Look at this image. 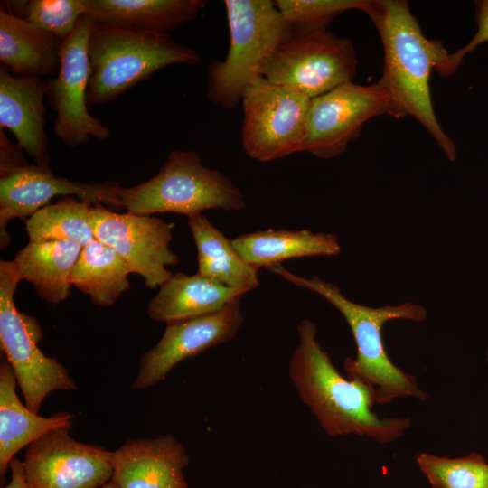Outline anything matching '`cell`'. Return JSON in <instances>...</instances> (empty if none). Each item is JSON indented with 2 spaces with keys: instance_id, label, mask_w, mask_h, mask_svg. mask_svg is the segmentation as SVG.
Instances as JSON below:
<instances>
[{
  "instance_id": "cell-18",
  "label": "cell",
  "mask_w": 488,
  "mask_h": 488,
  "mask_svg": "<svg viewBox=\"0 0 488 488\" xmlns=\"http://www.w3.org/2000/svg\"><path fill=\"white\" fill-rule=\"evenodd\" d=\"M249 291L230 288L199 273L174 274L148 302L147 315L166 324L215 313Z\"/></svg>"
},
{
  "instance_id": "cell-7",
  "label": "cell",
  "mask_w": 488,
  "mask_h": 488,
  "mask_svg": "<svg viewBox=\"0 0 488 488\" xmlns=\"http://www.w3.org/2000/svg\"><path fill=\"white\" fill-rule=\"evenodd\" d=\"M21 280L14 260L0 261V343L26 407L38 414L52 391L78 386L63 364L39 349L42 332L35 319L17 311L14 296Z\"/></svg>"
},
{
  "instance_id": "cell-23",
  "label": "cell",
  "mask_w": 488,
  "mask_h": 488,
  "mask_svg": "<svg viewBox=\"0 0 488 488\" xmlns=\"http://www.w3.org/2000/svg\"><path fill=\"white\" fill-rule=\"evenodd\" d=\"M82 247L72 240L29 241L14 259L21 277L56 305L70 296V277Z\"/></svg>"
},
{
  "instance_id": "cell-20",
  "label": "cell",
  "mask_w": 488,
  "mask_h": 488,
  "mask_svg": "<svg viewBox=\"0 0 488 488\" xmlns=\"http://www.w3.org/2000/svg\"><path fill=\"white\" fill-rule=\"evenodd\" d=\"M205 0H87L86 14L97 23L166 33L194 20Z\"/></svg>"
},
{
  "instance_id": "cell-5",
  "label": "cell",
  "mask_w": 488,
  "mask_h": 488,
  "mask_svg": "<svg viewBox=\"0 0 488 488\" xmlns=\"http://www.w3.org/2000/svg\"><path fill=\"white\" fill-rule=\"evenodd\" d=\"M87 105L108 103L173 64H196L200 55L169 34L97 23L88 42Z\"/></svg>"
},
{
  "instance_id": "cell-16",
  "label": "cell",
  "mask_w": 488,
  "mask_h": 488,
  "mask_svg": "<svg viewBox=\"0 0 488 488\" xmlns=\"http://www.w3.org/2000/svg\"><path fill=\"white\" fill-rule=\"evenodd\" d=\"M185 446L171 434L129 438L113 451L111 481L117 488H187Z\"/></svg>"
},
{
  "instance_id": "cell-29",
  "label": "cell",
  "mask_w": 488,
  "mask_h": 488,
  "mask_svg": "<svg viewBox=\"0 0 488 488\" xmlns=\"http://www.w3.org/2000/svg\"><path fill=\"white\" fill-rule=\"evenodd\" d=\"M86 6L87 0H31L23 18L63 41L86 14Z\"/></svg>"
},
{
  "instance_id": "cell-11",
  "label": "cell",
  "mask_w": 488,
  "mask_h": 488,
  "mask_svg": "<svg viewBox=\"0 0 488 488\" xmlns=\"http://www.w3.org/2000/svg\"><path fill=\"white\" fill-rule=\"evenodd\" d=\"M97 23L83 15L72 33L62 41L58 73L46 81L51 108L56 113L54 135L66 145L77 147L93 136L108 139L110 130L90 115L87 105L89 77L88 42Z\"/></svg>"
},
{
  "instance_id": "cell-9",
  "label": "cell",
  "mask_w": 488,
  "mask_h": 488,
  "mask_svg": "<svg viewBox=\"0 0 488 488\" xmlns=\"http://www.w3.org/2000/svg\"><path fill=\"white\" fill-rule=\"evenodd\" d=\"M241 144L245 153L269 162L302 152L311 99L264 77L244 92Z\"/></svg>"
},
{
  "instance_id": "cell-34",
  "label": "cell",
  "mask_w": 488,
  "mask_h": 488,
  "mask_svg": "<svg viewBox=\"0 0 488 488\" xmlns=\"http://www.w3.org/2000/svg\"><path fill=\"white\" fill-rule=\"evenodd\" d=\"M487 360H488V350H487Z\"/></svg>"
},
{
  "instance_id": "cell-32",
  "label": "cell",
  "mask_w": 488,
  "mask_h": 488,
  "mask_svg": "<svg viewBox=\"0 0 488 488\" xmlns=\"http://www.w3.org/2000/svg\"><path fill=\"white\" fill-rule=\"evenodd\" d=\"M9 469L11 470V480L3 488H30L25 478L22 461L14 457L9 464Z\"/></svg>"
},
{
  "instance_id": "cell-27",
  "label": "cell",
  "mask_w": 488,
  "mask_h": 488,
  "mask_svg": "<svg viewBox=\"0 0 488 488\" xmlns=\"http://www.w3.org/2000/svg\"><path fill=\"white\" fill-rule=\"evenodd\" d=\"M416 462L433 488H488V463L479 454L449 458L421 453Z\"/></svg>"
},
{
  "instance_id": "cell-4",
  "label": "cell",
  "mask_w": 488,
  "mask_h": 488,
  "mask_svg": "<svg viewBox=\"0 0 488 488\" xmlns=\"http://www.w3.org/2000/svg\"><path fill=\"white\" fill-rule=\"evenodd\" d=\"M230 32L229 50L222 61L207 67L206 93L215 105L233 108L245 90L264 77L277 47L290 37L274 1L225 0Z\"/></svg>"
},
{
  "instance_id": "cell-21",
  "label": "cell",
  "mask_w": 488,
  "mask_h": 488,
  "mask_svg": "<svg viewBox=\"0 0 488 488\" xmlns=\"http://www.w3.org/2000/svg\"><path fill=\"white\" fill-rule=\"evenodd\" d=\"M62 41L24 18L0 10V61L16 76L58 73Z\"/></svg>"
},
{
  "instance_id": "cell-33",
  "label": "cell",
  "mask_w": 488,
  "mask_h": 488,
  "mask_svg": "<svg viewBox=\"0 0 488 488\" xmlns=\"http://www.w3.org/2000/svg\"><path fill=\"white\" fill-rule=\"evenodd\" d=\"M100 488H117V486L113 481H110Z\"/></svg>"
},
{
  "instance_id": "cell-24",
  "label": "cell",
  "mask_w": 488,
  "mask_h": 488,
  "mask_svg": "<svg viewBox=\"0 0 488 488\" xmlns=\"http://www.w3.org/2000/svg\"><path fill=\"white\" fill-rule=\"evenodd\" d=\"M199 274L228 287L251 291L259 286L258 269L248 264L232 243L204 215L188 219Z\"/></svg>"
},
{
  "instance_id": "cell-1",
  "label": "cell",
  "mask_w": 488,
  "mask_h": 488,
  "mask_svg": "<svg viewBox=\"0 0 488 488\" xmlns=\"http://www.w3.org/2000/svg\"><path fill=\"white\" fill-rule=\"evenodd\" d=\"M366 14L383 45L380 79L389 91L394 117L415 118L432 136L446 158L455 161V145L436 117L429 88L433 70L448 77L449 52L441 42L424 35L407 1L372 0Z\"/></svg>"
},
{
  "instance_id": "cell-13",
  "label": "cell",
  "mask_w": 488,
  "mask_h": 488,
  "mask_svg": "<svg viewBox=\"0 0 488 488\" xmlns=\"http://www.w3.org/2000/svg\"><path fill=\"white\" fill-rule=\"evenodd\" d=\"M57 429L29 445L23 466L30 488H100L111 481L113 451Z\"/></svg>"
},
{
  "instance_id": "cell-26",
  "label": "cell",
  "mask_w": 488,
  "mask_h": 488,
  "mask_svg": "<svg viewBox=\"0 0 488 488\" xmlns=\"http://www.w3.org/2000/svg\"><path fill=\"white\" fill-rule=\"evenodd\" d=\"M91 203L66 196L34 212L26 221L29 241L72 240L82 248L95 239Z\"/></svg>"
},
{
  "instance_id": "cell-28",
  "label": "cell",
  "mask_w": 488,
  "mask_h": 488,
  "mask_svg": "<svg viewBox=\"0 0 488 488\" xmlns=\"http://www.w3.org/2000/svg\"><path fill=\"white\" fill-rule=\"evenodd\" d=\"M293 32L326 30L331 22L349 10L366 14L371 0H277L274 1Z\"/></svg>"
},
{
  "instance_id": "cell-8",
  "label": "cell",
  "mask_w": 488,
  "mask_h": 488,
  "mask_svg": "<svg viewBox=\"0 0 488 488\" xmlns=\"http://www.w3.org/2000/svg\"><path fill=\"white\" fill-rule=\"evenodd\" d=\"M357 65L349 39L327 29L293 32L272 55L264 78L312 99L352 82Z\"/></svg>"
},
{
  "instance_id": "cell-6",
  "label": "cell",
  "mask_w": 488,
  "mask_h": 488,
  "mask_svg": "<svg viewBox=\"0 0 488 488\" xmlns=\"http://www.w3.org/2000/svg\"><path fill=\"white\" fill-rule=\"evenodd\" d=\"M121 201L132 214L171 212L188 219L206 210L240 211L246 205L239 187L221 171L205 165L192 150L172 151L150 180L123 187Z\"/></svg>"
},
{
  "instance_id": "cell-15",
  "label": "cell",
  "mask_w": 488,
  "mask_h": 488,
  "mask_svg": "<svg viewBox=\"0 0 488 488\" xmlns=\"http://www.w3.org/2000/svg\"><path fill=\"white\" fill-rule=\"evenodd\" d=\"M240 299L215 313L167 324L158 343L140 357L133 389L152 387L182 361L233 339L244 323Z\"/></svg>"
},
{
  "instance_id": "cell-10",
  "label": "cell",
  "mask_w": 488,
  "mask_h": 488,
  "mask_svg": "<svg viewBox=\"0 0 488 488\" xmlns=\"http://www.w3.org/2000/svg\"><path fill=\"white\" fill-rule=\"evenodd\" d=\"M394 117L389 91L380 78L371 85L343 84L311 99L302 152L320 158L343 154L364 124L381 115Z\"/></svg>"
},
{
  "instance_id": "cell-31",
  "label": "cell",
  "mask_w": 488,
  "mask_h": 488,
  "mask_svg": "<svg viewBox=\"0 0 488 488\" xmlns=\"http://www.w3.org/2000/svg\"><path fill=\"white\" fill-rule=\"evenodd\" d=\"M23 148L11 142L0 128V177L6 176L28 164L23 155Z\"/></svg>"
},
{
  "instance_id": "cell-25",
  "label": "cell",
  "mask_w": 488,
  "mask_h": 488,
  "mask_svg": "<svg viewBox=\"0 0 488 488\" xmlns=\"http://www.w3.org/2000/svg\"><path fill=\"white\" fill-rule=\"evenodd\" d=\"M132 274L125 260L109 246L93 239L82 248L70 282L99 306L114 305L130 287Z\"/></svg>"
},
{
  "instance_id": "cell-2",
  "label": "cell",
  "mask_w": 488,
  "mask_h": 488,
  "mask_svg": "<svg viewBox=\"0 0 488 488\" xmlns=\"http://www.w3.org/2000/svg\"><path fill=\"white\" fill-rule=\"evenodd\" d=\"M316 333L314 322L299 323L298 344L289 360L288 374L321 427L333 437L355 435L382 444L399 438L410 419L378 417L371 409L376 404L373 388L344 378L322 349Z\"/></svg>"
},
{
  "instance_id": "cell-14",
  "label": "cell",
  "mask_w": 488,
  "mask_h": 488,
  "mask_svg": "<svg viewBox=\"0 0 488 488\" xmlns=\"http://www.w3.org/2000/svg\"><path fill=\"white\" fill-rule=\"evenodd\" d=\"M122 186L117 182L79 183L56 176L47 164L26 166L0 177V245L6 248L11 237L7 223L15 218L27 221L58 195L76 196L91 204L120 210Z\"/></svg>"
},
{
  "instance_id": "cell-30",
  "label": "cell",
  "mask_w": 488,
  "mask_h": 488,
  "mask_svg": "<svg viewBox=\"0 0 488 488\" xmlns=\"http://www.w3.org/2000/svg\"><path fill=\"white\" fill-rule=\"evenodd\" d=\"M474 5L476 32L467 44L449 54V66L453 74L461 67L467 54L479 45L488 42V0L475 1Z\"/></svg>"
},
{
  "instance_id": "cell-17",
  "label": "cell",
  "mask_w": 488,
  "mask_h": 488,
  "mask_svg": "<svg viewBox=\"0 0 488 488\" xmlns=\"http://www.w3.org/2000/svg\"><path fill=\"white\" fill-rule=\"evenodd\" d=\"M46 81L0 70V128H8L37 164L50 163L44 129Z\"/></svg>"
},
{
  "instance_id": "cell-19",
  "label": "cell",
  "mask_w": 488,
  "mask_h": 488,
  "mask_svg": "<svg viewBox=\"0 0 488 488\" xmlns=\"http://www.w3.org/2000/svg\"><path fill=\"white\" fill-rule=\"evenodd\" d=\"M16 378L8 361L0 365V477L3 479L11 460L24 446L51 431L72 428L75 416L58 412L42 417L23 404L16 393Z\"/></svg>"
},
{
  "instance_id": "cell-3",
  "label": "cell",
  "mask_w": 488,
  "mask_h": 488,
  "mask_svg": "<svg viewBox=\"0 0 488 488\" xmlns=\"http://www.w3.org/2000/svg\"><path fill=\"white\" fill-rule=\"evenodd\" d=\"M267 269L297 286L322 296L343 314L357 346L356 358H347L343 361L347 378L373 388L376 404H388L403 397H413L421 401L427 399L417 379L392 363L382 339V328L388 321H423L426 310L422 306L405 303L372 308L347 299L337 286L317 276L307 278L290 272L281 265Z\"/></svg>"
},
{
  "instance_id": "cell-22",
  "label": "cell",
  "mask_w": 488,
  "mask_h": 488,
  "mask_svg": "<svg viewBox=\"0 0 488 488\" xmlns=\"http://www.w3.org/2000/svg\"><path fill=\"white\" fill-rule=\"evenodd\" d=\"M232 243L243 259L257 269L280 265L284 260L316 256H337L341 252L334 234L309 230L267 229L239 235Z\"/></svg>"
},
{
  "instance_id": "cell-12",
  "label": "cell",
  "mask_w": 488,
  "mask_h": 488,
  "mask_svg": "<svg viewBox=\"0 0 488 488\" xmlns=\"http://www.w3.org/2000/svg\"><path fill=\"white\" fill-rule=\"evenodd\" d=\"M90 221L95 239L112 248L146 287L155 289L174 275L168 269L179 262L169 247L174 224L152 215L117 213L99 203L91 206Z\"/></svg>"
}]
</instances>
